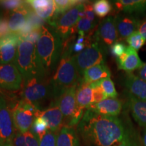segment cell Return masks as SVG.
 I'll return each mask as SVG.
<instances>
[{
    "label": "cell",
    "instance_id": "6da1fadb",
    "mask_svg": "<svg viewBox=\"0 0 146 146\" xmlns=\"http://www.w3.org/2000/svg\"><path fill=\"white\" fill-rule=\"evenodd\" d=\"M77 130L85 143L94 146H138L130 130L118 117L87 109Z\"/></svg>",
    "mask_w": 146,
    "mask_h": 146
},
{
    "label": "cell",
    "instance_id": "7a4b0ae2",
    "mask_svg": "<svg viewBox=\"0 0 146 146\" xmlns=\"http://www.w3.org/2000/svg\"><path fill=\"white\" fill-rule=\"evenodd\" d=\"M35 47L45 75H50L56 69L61 58L63 40L54 28L44 24L41 29V34Z\"/></svg>",
    "mask_w": 146,
    "mask_h": 146
},
{
    "label": "cell",
    "instance_id": "3957f363",
    "mask_svg": "<svg viewBox=\"0 0 146 146\" xmlns=\"http://www.w3.org/2000/svg\"><path fill=\"white\" fill-rule=\"evenodd\" d=\"M72 52V46L68 45L67 50L62 54L58 68L52 80L54 99H56L65 89L78 85L81 80Z\"/></svg>",
    "mask_w": 146,
    "mask_h": 146
},
{
    "label": "cell",
    "instance_id": "277c9868",
    "mask_svg": "<svg viewBox=\"0 0 146 146\" xmlns=\"http://www.w3.org/2000/svg\"><path fill=\"white\" fill-rule=\"evenodd\" d=\"M14 64L23 76V81L33 78L46 77L44 69L36 52L35 45L21 39L18 45Z\"/></svg>",
    "mask_w": 146,
    "mask_h": 146
},
{
    "label": "cell",
    "instance_id": "5b68a950",
    "mask_svg": "<svg viewBox=\"0 0 146 146\" xmlns=\"http://www.w3.org/2000/svg\"><path fill=\"white\" fill-rule=\"evenodd\" d=\"M22 96L23 100L39 108V104L50 98H54L52 81L44 78H33L24 81Z\"/></svg>",
    "mask_w": 146,
    "mask_h": 146
},
{
    "label": "cell",
    "instance_id": "8992f818",
    "mask_svg": "<svg viewBox=\"0 0 146 146\" xmlns=\"http://www.w3.org/2000/svg\"><path fill=\"white\" fill-rule=\"evenodd\" d=\"M77 85L65 89L58 96L54 102L56 103L62 113L66 123L73 127L80 123L84 114V110L78 106L76 103V91Z\"/></svg>",
    "mask_w": 146,
    "mask_h": 146
},
{
    "label": "cell",
    "instance_id": "52a82bcc",
    "mask_svg": "<svg viewBox=\"0 0 146 146\" xmlns=\"http://www.w3.org/2000/svg\"><path fill=\"white\" fill-rule=\"evenodd\" d=\"M75 64L81 76L84 71L94 66L104 64V56L98 42L89 43L81 52L74 55Z\"/></svg>",
    "mask_w": 146,
    "mask_h": 146
},
{
    "label": "cell",
    "instance_id": "ba28073f",
    "mask_svg": "<svg viewBox=\"0 0 146 146\" xmlns=\"http://www.w3.org/2000/svg\"><path fill=\"white\" fill-rule=\"evenodd\" d=\"M39 109L32 104L21 100L12 112L15 129L18 132L30 131Z\"/></svg>",
    "mask_w": 146,
    "mask_h": 146
},
{
    "label": "cell",
    "instance_id": "9c48e42d",
    "mask_svg": "<svg viewBox=\"0 0 146 146\" xmlns=\"http://www.w3.org/2000/svg\"><path fill=\"white\" fill-rule=\"evenodd\" d=\"M84 3L85 1H83L76 6L70 9L50 24L62 40L68 39V36L74 33V29L80 20L79 12Z\"/></svg>",
    "mask_w": 146,
    "mask_h": 146
},
{
    "label": "cell",
    "instance_id": "30bf717a",
    "mask_svg": "<svg viewBox=\"0 0 146 146\" xmlns=\"http://www.w3.org/2000/svg\"><path fill=\"white\" fill-rule=\"evenodd\" d=\"M23 76L14 64H0V88L16 91L21 87Z\"/></svg>",
    "mask_w": 146,
    "mask_h": 146
},
{
    "label": "cell",
    "instance_id": "8fae6325",
    "mask_svg": "<svg viewBox=\"0 0 146 146\" xmlns=\"http://www.w3.org/2000/svg\"><path fill=\"white\" fill-rule=\"evenodd\" d=\"M21 39L19 35L13 33L0 39V64L15 63L18 45Z\"/></svg>",
    "mask_w": 146,
    "mask_h": 146
},
{
    "label": "cell",
    "instance_id": "7c38bea8",
    "mask_svg": "<svg viewBox=\"0 0 146 146\" xmlns=\"http://www.w3.org/2000/svg\"><path fill=\"white\" fill-rule=\"evenodd\" d=\"M97 42L101 43L106 47H111L117 42L118 34L115 23V18L109 16L104 19L98 26L96 33Z\"/></svg>",
    "mask_w": 146,
    "mask_h": 146
},
{
    "label": "cell",
    "instance_id": "4fadbf2b",
    "mask_svg": "<svg viewBox=\"0 0 146 146\" xmlns=\"http://www.w3.org/2000/svg\"><path fill=\"white\" fill-rule=\"evenodd\" d=\"M140 21L134 15L128 14H118L115 17L118 36L121 39H127L133 33L137 31Z\"/></svg>",
    "mask_w": 146,
    "mask_h": 146
},
{
    "label": "cell",
    "instance_id": "5bb4252c",
    "mask_svg": "<svg viewBox=\"0 0 146 146\" xmlns=\"http://www.w3.org/2000/svg\"><path fill=\"white\" fill-rule=\"evenodd\" d=\"M15 135L12 112L6 106L0 111V146L8 142H13Z\"/></svg>",
    "mask_w": 146,
    "mask_h": 146
},
{
    "label": "cell",
    "instance_id": "9a60e30c",
    "mask_svg": "<svg viewBox=\"0 0 146 146\" xmlns=\"http://www.w3.org/2000/svg\"><path fill=\"white\" fill-rule=\"evenodd\" d=\"M38 116L43 118L47 122L49 130L52 132L56 133L62 127L63 114L58 105L54 102L45 110L42 111L39 110L36 114V117Z\"/></svg>",
    "mask_w": 146,
    "mask_h": 146
},
{
    "label": "cell",
    "instance_id": "2e32d148",
    "mask_svg": "<svg viewBox=\"0 0 146 146\" xmlns=\"http://www.w3.org/2000/svg\"><path fill=\"white\" fill-rule=\"evenodd\" d=\"M123 108V103L116 98H106L103 101L91 104L87 109L104 116H116L120 114Z\"/></svg>",
    "mask_w": 146,
    "mask_h": 146
},
{
    "label": "cell",
    "instance_id": "e0dca14e",
    "mask_svg": "<svg viewBox=\"0 0 146 146\" xmlns=\"http://www.w3.org/2000/svg\"><path fill=\"white\" fill-rule=\"evenodd\" d=\"M119 70H123L127 73H131L133 71L141 68L144 63L139 57L137 52L131 47H127L126 52L116 58Z\"/></svg>",
    "mask_w": 146,
    "mask_h": 146
},
{
    "label": "cell",
    "instance_id": "ac0fdd59",
    "mask_svg": "<svg viewBox=\"0 0 146 146\" xmlns=\"http://www.w3.org/2000/svg\"><path fill=\"white\" fill-rule=\"evenodd\" d=\"M127 105L135 122L140 127H146V102L138 99L129 91L126 92Z\"/></svg>",
    "mask_w": 146,
    "mask_h": 146
},
{
    "label": "cell",
    "instance_id": "d6986e66",
    "mask_svg": "<svg viewBox=\"0 0 146 146\" xmlns=\"http://www.w3.org/2000/svg\"><path fill=\"white\" fill-rule=\"evenodd\" d=\"M125 85L128 91L138 99L146 102V81L132 72L125 76Z\"/></svg>",
    "mask_w": 146,
    "mask_h": 146
},
{
    "label": "cell",
    "instance_id": "ffe728a7",
    "mask_svg": "<svg viewBox=\"0 0 146 146\" xmlns=\"http://www.w3.org/2000/svg\"><path fill=\"white\" fill-rule=\"evenodd\" d=\"M28 5L29 3L26 6L19 10L13 11L10 14L8 19V23L10 33H18L25 26L28 21L29 13L32 10L31 9V7L28 6Z\"/></svg>",
    "mask_w": 146,
    "mask_h": 146
},
{
    "label": "cell",
    "instance_id": "44dd1931",
    "mask_svg": "<svg viewBox=\"0 0 146 146\" xmlns=\"http://www.w3.org/2000/svg\"><path fill=\"white\" fill-rule=\"evenodd\" d=\"M114 3L116 8L124 14L141 15L146 13V0H118Z\"/></svg>",
    "mask_w": 146,
    "mask_h": 146
},
{
    "label": "cell",
    "instance_id": "7402d4cb",
    "mask_svg": "<svg viewBox=\"0 0 146 146\" xmlns=\"http://www.w3.org/2000/svg\"><path fill=\"white\" fill-rule=\"evenodd\" d=\"M111 72L108 67L104 64L94 66L86 70L83 74V81L85 83L91 84L105 78H110Z\"/></svg>",
    "mask_w": 146,
    "mask_h": 146
},
{
    "label": "cell",
    "instance_id": "603a6c76",
    "mask_svg": "<svg viewBox=\"0 0 146 146\" xmlns=\"http://www.w3.org/2000/svg\"><path fill=\"white\" fill-rule=\"evenodd\" d=\"M56 146H80L77 133L73 127L65 125L61 128L57 135Z\"/></svg>",
    "mask_w": 146,
    "mask_h": 146
},
{
    "label": "cell",
    "instance_id": "cb8c5ba5",
    "mask_svg": "<svg viewBox=\"0 0 146 146\" xmlns=\"http://www.w3.org/2000/svg\"><path fill=\"white\" fill-rule=\"evenodd\" d=\"M76 103L82 109H87L91 104L93 100V89L90 84L85 83L81 80L76 87Z\"/></svg>",
    "mask_w": 146,
    "mask_h": 146
},
{
    "label": "cell",
    "instance_id": "d4e9b609",
    "mask_svg": "<svg viewBox=\"0 0 146 146\" xmlns=\"http://www.w3.org/2000/svg\"><path fill=\"white\" fill-rule=\"evenodd\" d=\"M14 146H39V138L31 131L18 132L13 139Z\"/></svg>",
    "mask_w": 146,
    "mask_h": 146
},
{
    "label": "cell",
    "instance_id": "484cf974",
    "mask_svg": "<svg viewBox=\"0 0 146 146\" xmlns=\"http://www.w3.org/2000/svg\"><path fill=\"white\" fill-rule=\"evenodd\" d=\"M83 2L81 1L77 0H55V12L51 21L49 22V24H51L53 21L58 18V16L67 12L70 9L74 8L78 4Z\"/></svg>",
    "mask_w": 146,
    "mask_h": 146
},
{
    "label": "cell",
    "instance_id": "4316f807",
    "mask_svg": "<svg viewBox=\"0 0 146 146\" xmlns=\"http://www.w3.org/2000/svg\"><path fill=\"white\" fill-rule=\"evenodd\" d=\"M95 14L98 17L103 18L110 13L112 10V3L107 0H98L93 4Z\"/></svg>",
    "mask_w": 146,
    "mask_h": 146
},
{
    "label": "cell",
    "instance_id": "83f0119b",
    "mask_svg": "<svg viewBox=\"0 0 146 146\" xmlns=\"http://www.w3.org/2000/svg\"><path fill=\"white\" fill-rule=\"evenodd\" d=\"M48 130V125H47V122L40 116L36 117L33 122V124L31 129V131L35 133L40 139V138Z\"/></svg>",
    "mask_w": 146,
    "mask_h": 146
},
{
    "label": "cell",
    "instance_id": "f1b7e54d",
    "mask_svg": "<svg viewBox=\"0 0 146 146\" xmlns=\"http://www.w3.org/2000/svg\"><path fill=\"white\" fill-rule=\"evenodd\" d=\"M126 41L129 45V47L137 51L143 46V45L145 43L146 39L137 31L133 33L129 37H127Z\"/></svg>",
    "mask_w": 146,
    "mask_h": 146
},
{
    "label": "cell",
    "instance_id": "f546056e",
    "mask_svg": "<svg viewBox=\"0 0 146 146\" xmlns=\"http://www.w3.org/2000/svg\"><path fill=\"white\" fill-rule=\"evenodd\" d=\"M96 26V22H91L87 18H82L80 19L76 24L75 28L77 31L80 36H84L85 37V33L91 31Z\"/></svg>",
    "mask_w": 146,
    "mask_h": 146
},
{
    "label": "cell",
    "instance_id": "4dcf8cb0",
    "mask_svg": "<svg viewBox=\"0 0 146 146\" xmlns=\"http://www.w3.org/2000/svg\"><path fill=\"white\" fill-rule=\"evenodd\" d=\"M55 9H56V8H55L54 1H52L51 0L50 3L47 7H45V8L41 9H39V10H35L34 11L36 15L39 16V18H41L43 21L44 20L45 21H47L49 23L51 21L53 16H54Z\"/></svg>",
    "mask_w": 146,
    "mask_h": 146
},
{
    "label": "cell",
    "instance_id": "1f68e13d",
    "mask_svg": "<svg viewBox=\"0 0 146 146\" xmlns=\"http://www.w3.org/2000/svg\"><path fill=\"white\" fill-rule=\"evenodd\" d=\"M100 86L104 91L108 98H116L118 93L115 89L114 84L110 78H107L100 81Z\"/></svg>",
    "mask_w": 146,
    "mask_h": 146
},
{
    "label": "cell",
    "instance_id": "d6a6232c",
    "mask_svg": "<svg viewBox=\"0 0 146 146\" xmlns=\"http://www.w3.org/2000/svg\"><path fill=\"white\" fill-rule=\"evenodd\" d=\"M28 4L27 1L19 0H3L0 1V7L5 10L16 11L19 10Z\"/></svg>",
    "mask_w": 146,
    "mask_h": 146
},
{
    "label": "cell",
    "instance_id": "836d02e7",
    "mask_svg": "<svg viewBox=\"0 0 146 146\" xmlns=\"http://www.w3.org/2000/svg\"><path fill=\"white\" fill-rule=\"evenodd\" d=\"M91 88L93 89V100L92 104L100 102L106 99L107 96L104 91L100 86V81L96 83L90 84Z\"/></svg>",
    "mask_w": 146,
    "mask_h": 146
},
{
    "label": "cell",
    "instance_id": "e575fe53",
    "mask_svg": "<svg viewBox=\"0 0 146 146\" xmlns=\"http://www.w3.org/2000/svg\"><path fill=\"white\" fill-rule=\"evenodd\" d=\"M56 133L48 130L39 139V146H56Z\"/></svg>",
    "mask_w": 146,
    "mask_h": 146
},
{
    "label": "cell",
    "instance_id": "d590c367",
    "mask_svg": "<svg viewBox=\"0 0 146 146\" xmlns=\"http://www.w3.org/2000/svg\"><path fill=\"white\" fill-rule=\"evenodd\" d=\"M127 47L125 45L120 42H116L110 47L111 53L114 57L118 58L126 52Z\"/></svg>",
    "mask_w": 146,
    "mask_h": 146
},
{
    "label": "cell",
    "instance_id": "8d00e7d4",
    "mask_svg": "<svg viewBox=\"0 0 146 146\" xmlns=\"http://www.w3.org/2000/svg\"><path fill=\"white\" fill-rule=\"evenodd\" d=\"M27 1L33 10H35L47 7L50 3L51 0H31Z\"/></svg>",
    "mask_w": 146,
    "mask_h": 146
},
{
    "label": "cell",
    "instance_id": "74e56055",
    "mask_svg": "<svg viewBox=\"0 0 146 146\" xmlns=\"http://www.w3.org/2000/svg\"><path fill=\"white\" fill-rule=\"evenodd\" d=\"M84 10H85V18L91 22H94V23L96 22L93 5L91 3H84Z\"/></svg>",
    "mask_w": 146,
    "mask_h": 146
},
{
    "label": "cell",
    "instance_id": "f35d334b",
    "mask_svg": "<svg viewBox=\"0 0 146 146\" xmlns=\"http://www.w3.org/2000/svg\"><path fill=\"white\" fill-rule=\"evenodd\" d=\"M40 34H41V29H35V30L31 32L30 33L27 35L26 36H25V37L22 39L25 40V41L29 42H31L33 44L36 45L38 40L39 39Z\"/></svg>",
    "mask_w": 146,
    "mask_h": 146
},
{
    "label": "cell",
    "instance_id": "ab89813d",
    "mask_svg": "<svg viewBox=\"0 0 146 146\" xmlns=\"http://www.w3.org/2000/svg\"><path fill=\"white\" fill-rule=\"evenodd\" d=\"M10 29L8 27V19L2 18L0 21V39L4 37L10 33Z\"/></svg>",
    "mask_w": 146,
    "mask_h": 146
},
{
    "label": "cell",
    "instance_id": "60d3db41",
    "mask_svg": "<svg viewBox=\"0 0 146 146\" xmlns=\"http://www.w3.org/2000/svg\"><path fill=\"white\" fill-rule=\"evenodd\" d=\"M138 31L142 35V36L146 39V19L140 21Z\"/></svg>",
    "mask_w": 146,
    "mask_h": 146
},
{
    "label": "cell",
    "instance_id": "b9f144b4",
    "mask_svg": "<svg viewBox=\"0 0 146 146\" xmlns=\"http://www.w3.org/2000/svg\"><path fill=\"white\" fill-rule=\"evenodd\" d=\"M86 47V44H77V43H74V45H72V51L74 52H76L78 54V53L81 52Z\"/></svg>",
    "mask_w": 146,
    "mask_h": 146
},
{
    "label": "cell",
    "instance_id": "7bdbcfd3",
    "mask_svg": "<svg viewBox=\"0 0 146 146\" xmlns=\"http://www.w3.org/2000/svg\"><path fill=\"white\" fill-rule=\"evenodd\" d=\"M138 76L146 81V63L138 71Z\"/></svg>",
    "mask_w": 146,
    "mask_h": 146
},
{
    "label": "cell",
    "instance_id": "ee69618b",
    "mask_svg": "<svg viewBox=\"0 0 146 146\" xmlns=\"http://www.w3.org/2000/svg\"><path fill=\"white\" fill-rule=\"evenodd\" d=\"M141 143L143 146H146V127H143L141 133Z\"/></svg>",
    "mask_w": 146,
    "mask_h": 146
},
{
    "label": "cell",
    "instance_id": "f6af8a7d",
    "mask_svg": "<svg viewBox=\"0 0 146 146\" xmlns=\"http://www.w3.org/2000/svg\"><path fill=\"white\" fill-rule=\"evenodd\" d=\"M5 107H6V101L5 98L0 94V111Z\"/></svg>",
    "mask_w": 146,
    "mask_h": 146
},
{
    "label": "cell",
    "instance_id": "bcb514c9",
    "mask_svg": "<svg viewBox=\"0 0 146 146\" xmlns=\"http://www.w3.org/2000/svg\"><path fill=\"white\" fill-rule=\"evenodd\" d=\"M1 146H14V145L13 142H8V143H5V144H3V145Z\"/></svg>",
    "mask_w": 146,
    "mask_h": 146
},
{
    "label": "cell",
    "instance_id": "7dc6e473",
    "mask_svg": "<svg viewBox=\"0 0 146 146\" xmlns=\"http://www.w3.org/2000/svg\"><path fill=\"white\" fill-rule=\"evenodd\" d=\"M3 18V14H2V12H1V11H0V21H1V19H2Z\"/></svg>",
    "mask_w": 146,
    "mask_h": 146
}]
</instances>
